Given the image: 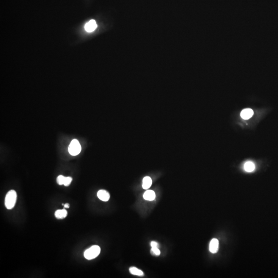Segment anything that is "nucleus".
Here are the masks:
<instances>
[{
  "label": "nucleus",
  "mask_w": 278,
  "mask_h": 278,
  "mask_svg": "<svg viewBox=\"0 0 278 278\" xmlns=\"http://www.w3.org/2000/svg\"><path fill=\"white\" fill-rule=\"evenodd\" d=\"M98 197L103 202H107L110 199V194L106 190H100L98 192Z\"/></svg>",
  "instance_id": "nucleus-5"
},
{
  "label": "nucleus",
  "mask_w": 278,
  "mask_h": 278,
  "mask_svg": "<svg viewBox=\"0 0 278 278\" xmlns=\"http://www.w3.org/2000/svg\"><path fill=\"white\" fill-rule=\"evenodd\" d=\"M67 211L65 209L58 210L55 213V216L57 219H65L67 216Z\"/></svg>",
  "instance_id": "nucleus-10"
},
{
  "label": "nucleus",
  "mask_w": 278,
  "mask_h": 278,
  "mask_svg": "<svg viewBox=\"0 0 278 278\" xmlns=\"http://www.w3.org/2000/svg\"><path fill=\"white\" fill-rule=\"evenodd\" d=\"M244 169L247 172H252L255 169V164L251 161L247 162L244 165Z\"/></svg>",
  "instance_id": "nucleus-11"
},
{
  "label": "nucleus",
  "mask_w": 278,
  "mask_h": 278,
  "mask_svg": "<svg viewBox=\"0 0 278 278\" xmlns=\"http://www.w3.org/2000/svg\"><path fill=\"white\" fill-rule=\"evenodd\" d=\"M150 252L153 255H160V251L158 247H152Z\"/></svg>",
  "instance_id": "nucleus-15"
},
{
  "label": "nucleus",
  "mask_w": 278,
  "mask_h": 278,
  "mask_svg": "<svg viewBox=\"0 0 278 278\" xmlns=\"http://www.w3.org/2000/svg\"><path fill=\"white\" fill-rule=\"evenodd\" d=\"M143 197L144 199L149 201H152L155 199V193L152 190H147L144 193L143 195Z\"/></svg>",
  "instance_id": "nucleus-8"
},
{
  "label": "nucleus",
  "mask_w": 278,
  "mask_h": 278,
  "mask_svg": "<svg viewBox=\"0 0 278 278\" xmlns=\"http://www.w3.org/2000/svg\"><path fill=\"white\" fill-rule=\"evenodd\" d=\"M100 248L98 246L94 245L84 251V257L89 260L95 259L100 255Z\"/></svg>",
  "instance_id": "nucleus-2"
},
{
  "label": "nucleus",
  "mask_w": 278,
  "mask_h": 278,
  "mask_svg": "<svg viewBox=\"0 0 278 278\" xmlns=\"http://www.w3.org/2000/svg\"><path fill=\"white\" fill-rule=\"evenodd\" d=\"M152 184V180L151 178L148 176L145 177L143 179V188L145 190H147L151 186Z\"/></svg>",
  "instance_id": "nucleus-9"
},
{
  "label": "nucleus",
  "mask_w": 278,
  "mask_h": 278,
  "mask_svg": "<svg viewBox=\"0 0 278 278\" xmlns=\"http://www.w3.org/2000/svg\"><path fill=\"white\" fill-rule=\"evenodd\" d=\"M63 206H64V208H70V205L67 203L65 204Z\"/></svg>",
  "instance_id": "nucleus-17"
},
{
  "label": "nucleus",
  "mask_w": 278,
  "mask_h": 278,
  "mask_svg": "<svg viewBox=\"0 0 278 278\" xmlns=\"http://www.w3.org/2000/svg\"><path fill=\"white\" fill-rule=\"evenodd\" d=\"M65 179V177L63 176L62 175L58 176L57 178V182L58 184L59 185H63Z\"/></svg>",
  "instance_id": "nucleus-13"
},
{
  "label": "nucleus",
  "mask_w": 278,
  "mask_h": 278,
  "mask_svg": "<svg viewBox=\"0 0 278 278\" xmlns=\"http://www.w3.org/2000/svg\"><path fill=\"white\" fill-rule=\"evenodd\" d=\"M72 178H71V177H65L63 185L65 186H69L70 184V183H71V182H72Z\"/></svg>",
  "instance_id": "nucleus-14"
},
{
  "label": "nucleus",
  "mask_w": 278,
  "mask_h": 278,
  "mask_svg": "<svg viewBox=\"0 0 278 278\" xmlns=\"http://www.w3.org/2000/svg\"><path fill=\"white\" fill-rule=\"evenodd\" d=\"M96 27L97 24L94 20H91L89 22L87 23L84 26V29L88 32H92L96 29Z\"/></svg>",
  "instance_id": "nucleus-6"
},
{
  "label": "nucleus",
  "mask_w": 278,
  "mask_h": 278,
  "mask_svg": "<svg viewBox=\"0 0 278 278\" xmlns=\"http://www.w3.org/2000/svg\"><path fill=\"white\" fill-rule=\"evenodd\" d=\"M17 200V193L14 190H10L6 194L5 199V205L9 210L12 209L15 205Z\"/></svg>",
  "instance_id": "nucleus-1"
},
{
  "label": "nucleus",
  "mask_w": 278,
  "mask_h": 278,
  "mask_svg": "<svg viewBox=\"0 0 278 278\" xmlns=\"http://www.w3.org/2000/svg\"><path fill=\"white\" fill-rule=\"evenodd\" d=\"M150 245L152 246V247H158V244L157 242H152L150 243Z\"/></svg>",
  "instance_id": "nucleus-16"
},
{
  "label": "nucleus",
  "mask_w": 278,
  "mask_h": 278,
  "mask_svg": "<svg viewBox=\"0 0 278 278\" xmlns=\"http://www.w3.org/2000/svg\"><path fill=\"white\" fill-rule=\"evenodd\" d=\"M81 147L77 139H73L71 142L68 147V151L70 154L73 156L78 155L81 153Z\"/></svg>",
  "instance_id": "nucleus-3"
},
{
  "label": "nucleus",
  "mask_w": 278,
  "mask_h": 278,
  "mask_svg": "<svg viewBox=\"0 0 278 278\" xmlns=\"http://www.w3.org/2000/svg\"><path fill=\"white\" fill-rule=\"evenodd\" d=\"M219 242L216 238L211 240L209 245V250L211 253H216L219 250Z\"/></svg>",
  "instance_id": "nucleus-4"
},
{
  "label": "nucleus",
  "mask_w": 278,
  "mask_h": 278,
  "mask_svg": "<svg viewBox=\"0 0 278 278\" xmlns=\"http://www.w3.org/2000/svg\"><path fill=\"white\" fill-rule=\"evenodd\" d=\"M253 111L251 109H245L242 110L241 113V117L244 120H248L252 117Z\"/></svg>",
  "instance_id": "nucleus-7"
},
{
  "label": "nucleus",
  "mask_w": 278,
  "mask_h": 278,
  "mask_svg": "<svg viewBox=\"0 0 278 278\" xmlns=\"http://www.w3.org/2000/svg\"><path fill=\"white\" fill-rule=\"evenodd\" d=\"M129 271L131 274L138 276H143V274H144V273L142 271H141L139 269L136 268V267H132L130 268Z\"/></svg>",
  "instance_id": "nucleus-12"
}]
</instances>
